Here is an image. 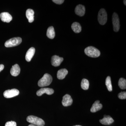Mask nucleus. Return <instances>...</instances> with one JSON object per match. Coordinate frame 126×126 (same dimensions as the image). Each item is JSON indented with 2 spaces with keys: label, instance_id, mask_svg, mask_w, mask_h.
Masks as SVG:
<instances>
[{
  "label": "nucleus",
  "instance_id": "c85d7f7f",
  "mask_svg": "<svg viewBox=\"0 0 126 126\" xmlns=\"http://www.w3.org/2000/svg\"><path fill=\"white\" fill-rule=\"evenodd\" d=\"M123 2H124V5H126V0H124V1H123Z\"/></svg>",
  "mask_w": 126,
  "mask_h": 126
},
{
  "label": "nucleus",
  "instance_id": "c756f323",
  "mask_svg": "<svg viewBox=\"0 0 126 126\" xmlns=\"http://www.w3.org/2000/svg\"><path fill=\"white\" fill-rule=\"evenodd\" d=\"M79 126V125H77V126Z\"/></svg>",
  "mask_w": 126,
  "mask_h": 126
},
{
  "label": "nucleus",
  "instance_id": "39448f33",
  "mask_svg": "<svg viewBox=\"0 0 126 126\" xmlns=\"http://www.w3.org/2000/svg\"><path fill=\"white\" fill-rule=\"evenodd\" d=\"M98 19L99 24L104 25L107 21V14L106 10L104 9H101L98 12Z\"/></svg>",
  "mask_w": 126,
  "mask_h": 126
},
{
  "label": "nucleus",
  "instance_id": "f8f14e48",
  "mask_svg": "<svg viewBox=\"0 0 126 126\" xmlns=\"http://www.w3.org/2000/svg\"><path fill=\"white\" fill-rule=\"evenodd\" d=\"M75 14L80 16H83L85 14L86 9L84 6L79 4L77 5L75 10Z\"/></svg>",
  "mask_w": 126,
  "mask_h": 126
},
{
  "label": "nucleus",
  "instance_id": "6ab92c4d",
  "mask_svg": "<svg viewBox=\"0 0 126 126\" xmlns=\"http://www.w3.org/2000/svg\"><path fill=\"white\" fill-rule=\"evenodd\" d=\"M72 29L75 33H79L81 32L82 28L81 25L78 22L73 23L71 26Z\"/></svg>",
  "mask_w": 126,
  "mask_h": 126
},
{
  "label": "nucleus",
  "instance_id": "4be33fe9",
  "mask_svg": "<svg viewBox=\"0 0 126 126\" xmlns=\"http://www.w3.org/2000/svg\"><path fill=\"white\" fill-rule=\"evenodd\" d=\"M106 84L108 90L109 92H111L112 90V86L111 82V78L109 76L107 77L106 80Z\"/></svg>",
  "mask_w": 126,
  "mask_h": 126
},
{
  "label": "nucleus",
  "instance_id": "f257e3e1",
  "mask_svg": "<svg viewBox=\"0 0 126 126\" xmlns=\"http://www.w3.org/2000/svg\"><path fill=\"white\" fill-rule=\"evenodd\" d=\"M53 79L52 76L48 74H45L42 78L38 82V85L40 87H46L49 86L52 83Z\"/></svg>",
  "mask_w": 126,
  "mask_h": 126
},
{
  "label": "nucleus",
  "instance_id": "a878e982",
  "mask_svg": "<svg viewBox=\"0 0 126 126\" xmlns=\"http://www.w3.org/2000/svg\"><path fill=\"white\" fill-rule=\"evenodd\" d=\"M52 1L58 4H61L64 1V0H53Z\"/></svg>",
  "mask_w": 126,
  "mask_h": 126
},
{
  "label": "nucleus",
  "instance_id": "ddd939ff",
  "mask_svg": "<svg viewBox=\"0 0 126 126\" xmlns=\"http://www.w3.org/2000/svg\"><path fill=\"white\" fill-rule=\"evenodd\" d=\"M114 120L112 118L109 116L104 115L102 119H100L99 122L101 124L105 125H109L111 124L114 122Z\"/></svg>",
  "mask_w": 126,
  "mask_h": 126
},
{
  "label": "nucleus",
  "instance_id": "dca6fc26",
  "mask_svg": "<svg viewBox=\"0 0 126 126\" xmlns=\"http://www.w3.org/2000/svg\"><path fill=\"white\" fill-rule=\"evenodd\" d=\"M35 52V49L34 47H31L28 50L26 54V60L28 62L31 61Z\"/></svg>",
  "mask_w": 126,
  "mask_h": 126
},
{
  "label": "nucleus",
  "instance_id": "1a4fd4ad",
  "mask_svg": "<svg viewBox=\"0 0 126 126\" xmlns=\"http://www.w3.org/2000/svg\"><path fill=\"white\" fill-rule=\"evenodd\" d=\"M54 93V90L50 88H42L38 90L36 92L37 96H41L44 94L46 93L48 95H51Z\"/></svg>",
  "mask_w": 126,
  "mask_h": 126
},
{
  "label": "nucleus",
  "instance_id": "a211bd4d",
  "mask_svg": "<svg viewBox=\"0 0 126 126\" xmlns=\"http://www.w3.org/2000/svg\"><path fill=\"white\" fill-rule=\"evenodd\" d=\"M68 71L65 69H62L58 70L57 73V78L59 79H63L65 78L67 75Z\"/></svg>",
  "mask_w": 126,
  "mask_h": 126
},
{
  "label": "nucleus",
  "instance_id": "0eeeda50",
  "mask_svg": "<svg viewBox=\"0 0 126 126\" xmlns=\"http://www.w3.org/2000/svg\"><path fill=\"white\" fill-rule=\"evenodd\" d=\"M19 94V92L18 89H13L11 90H7L5 91L3 93V95L6 98H11L18 96Z\"/></svg>",
  "mask_w": 126,
  "mask_h": 126
},
{
  "label": "nucleus",
  "instance_id": "412c9836",
  "mask_svg": "<svg viewBox=\"0 0 126 126\" xmlns=\"http://www.w3.org/2000/svg\"><path fill=\"white\" fill-rule=\"evenodd\" d=\"M89 83L88 80L86 79H82L81 83V87L83 89L88 90L89 87Z\"/></svg>",
  "mask_w": 126,
  "mask_h": 126
},
{
  "label": "nucleus",
  "instance_id": "7ed1b4c3",
  "mask_svg": "<svg viewBox=\"0 0 126 126\" xmlns=\"http://www.w3.org/2000/svg\"><path fill=\"white\" fill-rule=\"evenodd\" d=\"M27 121L32 124L36 126H44L45 125V122L43 119L32 115L27 117Z\"/></svg>",
  "mask_w": 126,
  "mask_h": 126
},
{
  "label": "nucleus",
  "instance_id": "5701e85b",
  "mask_svg": "<svg viewBox=\"0 0 126 126\" xmlns=\"http://www.w3.org/2000/svg\"><path fill=\"white\" fill-rule=\"evenodd\" d=\"M118 86L122 89H125L126 88V80L123 78L119 79L118 81Z\"/></svg>",
  "mask_w": 126,
  "mask_h": 126
},
{
  "label": "nucleus",
  "instance_id": "20e7f679",
  "mask_svg": "<svg viewBox=\"0 0 126 126\" xmlns=\"http://www.w3.org/2000/svg\"><path fill=\"white\" fill-rule=\"evenodd\" d=\"M22 42V39L20 37H16L10 39L5 43V46L6 47H11L17 46Z\"/></svg>",
  "mask_w": 126,
  "mask_h": 126
},
{
  "label": "nucleus",
  "instance_id": "f03ea898",
  "mask_svg": "<svg viewBox=\"0 0 126 126\" xmlns=\"http://www.w3.org/2000/svg\"><path fill=\"white\" fill-rule=\"evenodd\" d=\"M86 55L91 58H97L100 55L101 53L99 50L93 46H89L84 49Z\"/></svg>",
  "mask_w": 126,
  "mask_h": 126
},
{
  "label": "nucleus",
  "instance_id": "6e6552de",
  "mask_svg": "<svg viewBox=\"0 0 126 126\" xmlns=\"http://www.w3.org/2000/svg\"><path fill=\"white\" fill-rule=\"evenodd\" d=\"M63 60V58L60 57L57 55H54L51 58V64L54 67H58L61 64Z\"/></svg>",
  "mask_w": 126,
  "mask_h": 126
},
{
  "label": "nucleus",
  "instance_id": "cd10ccee",
  "mask_svg": "<svg viewBox=\"0 0 126 126\" xmlns=\"http://www.w3.org/2000/svg\"><path fill=\"white\" fill-rule=\"evenodd\" d=\"M28 126H35V125H33V124H30V125H29Z\"/></svg>",
  "mask_w": 126,
  "mask_h": 126
},
{
  "label": "nucleus",
  "instance_id": "4468645a",
  "mask_svg": "<svg viewBox=\"0 0 126 126\" xmlns=\"http://www.w3.org/2000/svg\"><path fill=\"white\" fill-rule=\"evenodd\" d=\"M99 103L100 101L98 100L94 102L90 109V111L91 112H96L97 111H99V110L102 109L103 107L102 105Z\"/></svg>",
  "mask_w": 126,
  "mask_h": 126
},
{
  "label": "nucleus",
  "instance_id": "9d476101",
  "mask_svg": "<svg viewBox=\"0 0 126 126\" xmlns=\"http://www.w3.org/2000/svg\"><path fill=\"white\" fill-rule=\"evenodd\" d=\"M73 99L71 96L68 94H65L63 97L62 103L64 107H68L71 106L73 103Z\"/></svg>",
  "mask_w": 126,
  "mask_h": 126
},
{
  "label": "nucleus",
  "instance_id": "393cba45",
  "mask_svg": "<svg viewBox=\"0 0 126 126\" xmlns=\"http://www.w3.org/2000/svg\"><path fill=\"white\" fill-rule=\"evenodd\" d=\"M5 126H16V123L15 122L13 121L8 122L6 123Z\"/></svg>",
  "mask_w": 126,
  "mask_h": 126
},
{
  "label": "nucleus",
  "instance_id": "423d86ee",
  "mask_svg": "<svg viewBox=\"0 0 126 126\" xmlns=\"http://www.w3.org/2000/svg\"><path fill=\"white\" fill-rule=\"evenodd\" d=\"M112 22L113 30L115 32H117L120 29V23L118 15L115 12L112 15Z\"/></svg>",
  "mask_w": 126,
  "mask_h": 126
},
{
  "label": "nucleus",
  "instance_id": "9b49d317",
  "mask_svg": "<svg viewBox=\"0 0 126 126\" xmlns=\"http://www.w3.org/2000/svg\"><path fill=\"white\" fill-rule=\"evenodd\" d=\"M0 18L2 21L6 23H10L12 19V17L8 12H2L0 14Z\"/></svg>",
  "mask_w": 126,
  "mask_h": 126
},
{
  "label": "nucleus",
  "instance_id": "b1692460",
  "mask_svg": "<svg viewBox=\"0 0 126 126\" xmlns=\"http://www.w3.org/2000/svg\"><path fill=\"white\" fill-rule=\"evenodd\" d=\"M118 97L119 99H126V92H122L119 93V94H118Z\"/></svg>",
  "mask_w": 126,
  "mask_h": 126
},
{
  "label": "nucleus",
  "instance_id": "2eb2a0df",
  "mask_svg": "<svg viewBox=\"0 0 126 126\" xmlns=\"http://www.w3.org/2000/svg\"><path fill=\"white\" fill-rule=\"evenodd\" d=\"M20 72V68L18 64H15L12 66L10 70L11 74L14 77H16L19 74Z\"/></svg>",
  "mask_w": 126,
  "mask_h": 126
},
{
  "label": "nucleus",
  "instance_id": "aec40b11",
  "mask_svg": "<svg viewBox=\"0 0 126 126\" xmlns=\"http://www.w3.org/2000/svg\"><path fill=\"white\" fill-rule=\"evenodd\" d=\"M47 36L49 38L53 39L55 36V32L54 28L53 26H50L48 27L47 30Z\"/></svg>",
  "mask_w": 126,
  "mask_h": 126
},
{
  "label": "nucleus",
  "instance_id": "f3484780",
  "mask_svg": "<svg viewBox=\"0 0 126 126\" xmlns=\"http://www.w3.org/2000/svg\"><path fill=\"white\" fill-rule=\"evenodd\" d=\"M34 11L31 9H27L26 11V16L30 23H32L34 20Z\"/></svg>",
  "mask_w": 126,
  "mask_h": 126
},
{
  "label": "nucleus",
  "instance_id": "bb28decb",
  "mask_svg": "<svg viewBox=\"0 0 126 126\" xmlns=\"http://www.w3.org/2000/svg\"><path fill=\"white\" fill-rule=\"evenodd\" d=\"M4 68V66L3 64H0V72L3 70Z\"/></svg>",
  "mask_w": 126,
  "mask_h": 126
}]
</instances>
